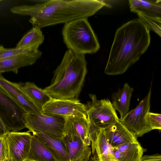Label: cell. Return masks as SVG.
Masks as SVG:
<instances>
[{"mask_svg":"<svg viewBox=\"0 0 161 161\" xmlns=\"http://www.w3.org/2000/svg\"><path fill=\"white\" fill-rule=\"evenodd\" d=\"M150 40V30L139 18L123 25L115 32L104 73H124L146 51Z\"/></svg>","mask_w":161,"mask_h":161,"instance_id":"6da1fadb","label":"cell"},{"mask_svg":"<svg viewBox=\"0 0 161 161\" xmlns=\"http://www.w3.org/2000/svg\"><path fill=\"white\" fill-rule=\"evenodd\" d=\"M107 5L103 0H51L33 5L15 6L10 11L14 14L30 16L29 22L41 28L87 18Z\"/></svg>","mask_w":161,"mask_h":161,"instance_id":"7a4b0ae2","label":"cell"},{"mask_svg":"<svg viewBox=\"0 0 161 161\" xmlns=\"http://www.w3.org/2000/svg\"><path fill=\"white\" fill-rule=\"evenodd\" d=\"M87 73L85 55L68 49L54 71L50 84L43 90L51 98L77 99Z\"/></svg>","mask_w":161,"mask_h":161,"instance_id":"3957f363","label":"cell"},{"mask_svg":"<svg viewBox=\"0 0 161 161\" xmlns=\"http://www.w3.org/2000/svg\"><path fill=\"white\" fill-rule=\"evenodd\" d=\"M62 35L68 49L75 53H93L100 49L97 37L87 18H78L65 23Z\"/></svg>","mask_w":161,"mask_h":161,"instance_id":"277c9868","label":"cell"},{"mask_svg":"<svg viewBox=\"0 0 161 161\" xmlns=\"http://www.w3.org/2000/svg\"><path fill=\"white\" fill-rule=\"evenodd\" d=\"M91 101L85 104L89 123L95 127L104 129L119 119L111 102L108 99L98 100L95 94H90Z\"/></svg>","mask_w":161,"mask_h":161,"instance_id":"5b68a950","label":"cell"},{"mask_svg":"<svg viewBox=\"0 0 161 161\" xmlns=\"http://www.w3.org/2000/svg\"><path fill=\"white\" fill-rule=\"evenodd\" d=\"M22 117L26 128L30 132H41L61 139L64 136L65 117L27 113H24Z\"/></svg>","mask_w":161,"mask_h":161,"instance_id":"8992f818","label":"cell"},{"mask_svg":"<svg viewBox=\"0 0 161 161\" xmlns=\"http://www.w3.org/2000/svg\"><path fill=\"white\" fill-rule=\"evenodd\" d=\"M151 87L146 96L134 109L129 111L121 122L136 137L143 136L152 130L146 120V115L150 112Z\"/></svg>","mask_w":161,"mask_h":161,"instance_id":"52a82bcc","label":"cell"},{"mask_svg":"<svg viewBox=\"0 0 161 161\" xmlns=\"http://www.w3.org/2000/svg\"><path fill=\"white\" fill-rule=\"evenodd\" d=\"M25 113L19 106L0 91V118L8 132H18L26 128L22 117Z\"/></svg>","mask_w":161,"mask_h":161,"instance_id":"ba28073f","label":"cell"},{"mask_svg":"<svg viewBox=\"0 0 161 161\" xmlns=\"http://www.w3.org/2000/svg\"><path fill=\"white\" fill-rule=\"evenodd\" d=\"M42 113L50 116L63 117L86 115L85 104L78 99L51 98L42 107Z\"/></svg>","mask_w":161,"mask_h":161,"instance_id":"9c48e42d","label":"cell"},{"mask_svg":"<svg viewBox=\"0 0 161 161\" xmlns=\"http://www.w3.org/2000/svg\"><path fill=\"white\" fill-rule=\"evenodd\" d=\"M88 132L91 144V161H118L112 147L106 140L104 129L97 128L89 122Z\"/></svg>","mask_w":161,"mask_h":161,"instance_id":"30bf717a","label":"cell"},{"mask_svg":"<svg viewBox=\"0 0 161 161\" xmlns=\"http://www.w3.org/2000/svg\"><path fill=\"white\" fill-rule=\"evenodd\" d=\"M4 136L8 148V159L10 161H26L31 146L30 132L9 131Z\"/></svg>","mask_w":161,"mask_h":161,"instance_id":"8fae6325","label":"cell"},{"mask_svg":"<svg viewBox=\"0 0 161 161\" xmlns=\"http://www.w3.org/2000/svg\"><path fill=\"white\" fill-rule=\"evenodd\" d=\"M0 91L8 97L26 113L42 114L41 111L12 82L0 75Z\"/></svg>","mask_w":161,"mask_h":161,"instance_id":"7c38bea8","label":"cell"},{"mask_svg":"<svg viewBox=\"0 0 161 161\" xmlns=\"http://www.w3.org/2000/svg\"><path fill=\"white\" fill-rule=\"evenodd\" d=\"M89 121L86 115L65 117L64 136L74 135L79 137L84 143L89 146L91 142L88 136Z\"/></svg>","mask_w":161,"mask_h":161,"instance_id":"4fadbf2b","label":"cell"},{"mask_svg":"<svg viewBox=\"0 0 161 161\" xmlns=\"http://www.w3.org/2000/svg\"><path fill=\"white\" fill-rule=\"evenodd\" d=\"M66 149L70 161H89L91 148L85 145L79 136L71 135L62 138Z\"/></svg>","mask_w":161,"mask_h":161,"instance_id":"5bb4252c","label":"cell"},{"mask_svg":"<svg viewBox=\"0 0 161 161\" xmlns=\"http://www.w3.org/2000/svg\"><path fill=\"white\" fill-rule=\"evenodd\" d=\"M42 54L41 52L38 50L28 53L0 59V75L8 72L17 74L19 69L33 65Z\"/></svg>","mask_w":161,"mask_h":161,"instance_id":"9a60e30c","label":"cell"},{"mask_svg":"<svg viewBox=\"0 0 161 161\" xmlns=\"http://www.w3.org/2000/svg\"><path fill=\"white\" fill-rule=\"evenodd\" d=\"M104 130L106 140L112 147L137 141V137L127 129L119 119Z\"/></svg>","mask_w":161,"mask_h":161,"instance_id":"2e32d148","label":"cell"},{"mask_svg":"<svg viewBox=\"0 0 161 161\" xmlns=\"http://www.w3.org/2000/svg\"><path fill=\"white\" fill-rule=\"evenodd\" d=\"M14 83L24 95L41 112L43 106L51 98L43 89L38 87L33 82H27Z\"/></svg>","mask_w":161,"mask_h":161,"instance_id":"e0dca14e","label":"cell"},{"mask_svg":"<svg viewBox=\"0 0 161 161\" xmlns=\"http://www.w3.org/2000/svg\"><path fill=\"white\" fill-rule=\"evenodd\" d=\"M114 155L118 161H139L144 152L138 141L112 147Z\"/></svg>","mask_w":161,"mask_h":161,"instance_id":"ac0fdd59","label":"cell"},{"mask_svg":"<svg viewBox=\"0 0 161 161\" xmlns=\"http://www.w3.org/2000/svg\"><path fill=\"white\" fill-rule=\"evenodd\" d=\"M134 88L126 83L123 88L113 93L112 95V104L115 110L119 112L120 118L123 119L129 112L131 98Z\"/></svg>","mask_w":161,"mask_h":161,"instance_id":"d6986e66","label":"cell"},{"mask_svg":"<svg viewBox=\"0 0 161 161\" xmlns=\"http://www.w3.org/2000/svg\"><path fill=\"white\" fill-rule=\"evenodd\" d=\"M32 133L43 142L58 161H70L62 139L53 137L39 132Z\"/></svg>","mask_w":161,"mask_h":161,"instance_id":"ffe728a7","label":"cell"},{"mask_svg":"<svg viewBox=\"0 0 161 161\" xmlns=\"http://www.w3.org/2000/svg\"><path fill=\"white\" fill-rule=\"evenodd\" d=\"M129 4L131 12L161 18L160 0H131L129 1Z\"/></svg>","mask_w":161,"mask_h":161,"instance_id":"44dd1931","label":"cell"},{"mask_svg":"<svg viewBox=\"0 0 161 161\" xmlns=\"http://www.w3.org/2000/svg\"><path fill=\"white\" fill-rule=\"evenodd\" d=\"M26 161H58L53 154L36 136L32 135L31 146Z\"/></svg>","mask_w":161,"mask_h":161,"instance_id":"7402d4cb","label":"cell"},{"mask_svg":"<svg viewBox=\"0 0 161 161\" xmlns=\"http://www.w3.org/2000/svg\"><path fill=\"white\" fill-rule=\"evenodd\" d=\"M44 39V36L41 30V28L35 25L23 37L17 44L16 47H29L37 50H38L39 47L43 42Z\"/></svg>","mask_w":161,"mask_h":161,"instance_id":"603a6c76","label":"cell"},{"mask_svg":"<svg viewBox=\"0 0 161 161\" xmlns=\"http://www.w3.org/2000/svg\"><path fill=\"white\" fill-rule=\"evenodd\" d=\"M136 14L149 30L153 31L161 36V18L149 16L140 13Z\"/></svg>","mask_w":161,"mask_h":161,"instance_id":"cb8c5ba5","label":"cell"},{"mask_svg":"<svg viewBox=\"0 0 161 161\" xmlns=\"http://www.w3.org/2000/svg\"><path fill=\"white\" fill-rule=\"evenodd\" d=\"M38 50H35L29 47L6 48L0 45V59L28 53Z\"/></svg>","mask_w":161,"mask_h":161,"instance_id":"d4e9b609","label":"cell"},{"mask_svg":"<svg viewBox=\"0 0 161 161\" xmlns=\"http://www.w3.org/2000/svg\"><path fill=\"white\" fill-rule=\"evenodd\" d=\"M146 120L152 130L161 129V114L151 113H147Z\"/></svg>","mask_w":161,"mask_h":161,"instance_id":"484cf974","label":"cell"},{"mask_svg":"<svg viewBox=\"0 0 161 161\" xmlns=\"http://www.w3.org/2000/svg\"><path fill=\"white\" fill-rule=\"evenodd\" d=\"M8 148L4 135L0 137V161H5L8 158Z\"/></svg>","mask_w":161,"mask_h":161,"instance_id":"4316f807","label":"cell"},{"mask_svg":"<svg viewBox=\"0 0 161 161\" xmlns=\"http://www.w3.org/2000/svg\"><path fill=\"white\" fill-rule=\"evenodd\" d=\"M139 161H161V155L159 154L143 156Z\"/></svg>","mask_w":161,"mask_h":161,"instance_id":"83f0119b","label":"cell"},{"mask_svg":"<svg viewBox=\"0 0 161 161\" xmlns=\"http://www.w3.org/2000/svg\"><path fill=\"white\" fill-rule=\"evenodd\" d=\"M8 132L0 118V137L3 136Z\"/></svg>","mask_w":161,"mask_h":161,"instance_id":"f1b7e54d","label":"cell"},{"mask_svg":"<svg viewBox=\"0 0 161 161\" xmlns=\"http://www.w3.org/2000/svg\"><path fill=\"white\" fill-rule=\"evenodd\" d=\"M5 161H10L8 159H7Z\"/></svg>","mask_w":161,"mask_h":161,"instance_id":"f546056e","label":"cell"},{"mask_svg":"<svg viewBox=\"0 0 161 161\" xmlns=\"http://www.w3.org/2000/svg\"><path fill=\"white\" fill-rule=\"evenodd\" d=\"M2 0H0V2L2 1Z\"/></svg>","mask_w":161,"mask_h":161,"instance_id":"4dcf8cb0","label":"cell"}]
</instances>
